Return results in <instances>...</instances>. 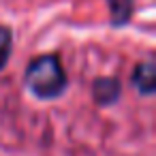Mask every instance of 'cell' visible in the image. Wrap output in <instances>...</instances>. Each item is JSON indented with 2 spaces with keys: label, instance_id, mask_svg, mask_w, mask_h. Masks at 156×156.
I'll return each mask as SVG.
<instances>
[{
  "label": "cell",
  "instance_id": "cell-1",
  "mask_svg": "<svg viewBox=\"0 0 156 156\" xmlns=\"http://www.w3.org/2000/svg\"><path fill=\"white\" fill-rule=\"evenodd\" d=\"M26 83L30 92L39 98H56L64 92L66 75L60 64V58L54 54L32 60L26 69Z\"/></svg>",
  "mask_w": 156,
  "mask_h": 156
},
{
  "label": "cell",
  "instance_id": "cell-2",
  "mask_svg": "<svg viewBox=\"0 0 156 156\" xmlns=\"http://www.w3.org/2000/svg\"><path fill=\"white\" fill-rule=\"evenodd\" d=\"M120 96V81L115 77H101L94 81V98L101 105H111Z\"/></svg>",
  "mask_w": 156,
  "mask_h": 156
},
{
  "label": "cell",
  "instance_id": "cell-3",
  "mask_svg": "<svg viewBox=\"0 0 156 156\" xmlns=\"http://www.w3.org/2000/svg\"><path fill=\"white\" fill-rule=\"evenodd\" d=\"M133 83L143 94H152L154 92V64H152V60H147V62H143V64H139L135 69Z\"/></svg>",
  "mask_w": 156,
  "mask_h": 156
},
{
  "label": "cell",
  "instance_id": "cell-4",
  "mask_svg": "<svg viewBox=\"0 0 156 156\" xmlns=\"http://www.w3.org/2000/svg\"><path fill=\"white\" fill-rule=\"evenodd\" d=\"M109 9H111V22L115 26L126 24L133 13V0H109Z\"/></svg>",
  "mask_w": 156,
  "mask_h": 156
},
{
  "label": "cell",
  "instance_id": "cell-5",
  "mask_svg": "<svg viewBox=\"0 0 156 156\" xmlns=\"http://www.w3.org/2000/svg\"><path fill=\"white\" fill-rule=\"evenodd\" d=\"M11 47H13V37H11V30L0 26V71L5 69V64L9 62V56H11Z\"/></svg>",
  "mask_w": 156,
  "mask_h": 156
}]
</instances>
